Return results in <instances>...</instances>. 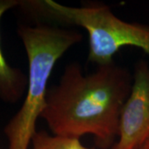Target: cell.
Returning <instances> with one entry per match:
<instances>
[{"label": "cell", "mask_w": 149, "mask_h": 149, "mask_svg": "<svg viewBox=\"0 0 149 149\" xmlns=\"http://www.w3.org/2000/svg\"><path fill=\"white\" fill-rule=\"evenodd\" d=\"M132 85L129 70L114 61L88 74L79 63L71 62L58 84L48 89L41 118L53 135L80 139L90 134L98 148L111 149Z\"/></svg>", "instance_id": "1"}, {"label": "cell", "mask_w": 149, "mask_h": 149, "mask_svg": "<svg viewBox=\"0 0 149 149\" xmlns=\"http://www.w3.org/2000/svg\"><path fill=\"white\" fill-rule=\"evenodd\" d=\"M17 32L28 61L27 88L21 108L3 131L8 149H28L37 132V119L46 107L48 80L54 66L83 36L77 31L42 22L33 26L21 24Z\"/></svg>", "instance_id": "2"}, {"label": "cell", "mask_w": 149, "mask_h": 149, "mask_svg": "<svg viewBox=\"0 0 149 149\" xmlns=\"http://www.w3.org/2000/svg\"><path fill=\"white\" fill-rule=\"evenodd\" d=\"M18 7L37 18H46L82 27L88 33V61L98 66L113 62L123 47H135L149 56V26L118 17L109 6L87 3L70 7L53 0L20 1Z\"/></svg>", "instance_id": "3"}, {"label": "cell", "mask_w": 149, "mask_h": 149, "mask_svg": "<svg viewBox=\"0 0 149 149\" xmlns=\"http://www.w3.org/2000/svg\"><path fill=\"white\" fill-rule=\"evenodd\" d=\"M149 142V65H135L130 94L123 107L117 142L111 149H142Z\"/></svg>", "instance_id": "4"}, {"label": "cell", "mask_w": 149, "mask_h": 149, "mask_svg": "<svg viewBox=\"0 0 149 149\" xmlns=\"http://www.w3.org/2000/svg\"><path fill=\"white\" fill-rule=\"evenodd\" d=\"M19 3L17 0H0V21L7 11L18 7ZM27 80L28 77L24 72L11 66L6 61L0 35V100L7 104H16L27 91Z\"/></svg>", "instance_id": "5"}, {"label": "cell", "mask_w": 149, "mask_h": 149, "mask_svg": "<svg viewBox=\"0 0 149 149\" xmlns=\"http://www.w3.org/2000/svg\"><path fill=\"white\" fill-rule=\"evenodd\" d=\"M32 144V149H95L84 146L80 139L50 135L45 131H37Z\"/></svg>", "instance_id": "6"}, {"label": "cell", "mask_w": 149, "mask_h": 149, "mask_svg": "<svg viewBox=\"0 0 149 149\" xmlns=\"http://www.w3.org/2000/svg\"><path fill=\"white\" fill-rule=\"evenodd\" d=\"M142 149H149V142L148 143H146L144 145V147Z\"/></svg>", "instance_id": "7"}]
</instances>
